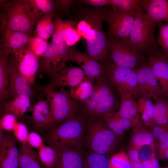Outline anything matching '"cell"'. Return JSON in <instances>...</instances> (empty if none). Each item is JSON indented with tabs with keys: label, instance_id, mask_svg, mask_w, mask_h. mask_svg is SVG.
Masks as SVG:
<instances>
[{
	"label": "cell",
	"instance_id": "8d00e7d4",
	"mask_svg": "<svg viewBox=\"0 0 168 168\" xmlns=\"http://www.w3.org/2000/svg\"><path fill=\"white\" fill-rule=\"evenodd\" d=\"M109 161L110 168H131L128 155L123 150L112 155Z\"/></svg>",
	"mask_w": 168,
	"mask_h": 168
},
{
	"label": "cell",
	"instance_id": "d6a6232c",
	"mask_svg": "<svg viewBox=\"0 0 168 168\" xmlns=\"http://www.w3.org/2000/svg\"><path fill=\"white\" fill-rule=\"evenodd\" d=\"M110 6L120 12L136 14L138 9L142 8V0H111Z\"/></svg>",
	"mask_w": 168,
	"mask_h": 168
},
{
	"label": "cell",
	"instance_id": "7402d4cb",
	"mask_svg": "<svg viewBox=\"0 0 168 168\" xmlns=\"http://www.w3.org/2000/svg\"><path fill=\"white\" fill-rule=\"evenodd\" d=\"M142 9L155 22L168 23V1L142 0Z\"/></svg>",
	"mask_w": 168,
	"mask_h": 168
},
{
	"label": "cell",
	"instance_id": "5bb4252c",
	"mask_svg": "<svg viewBox=\"0 0 168 168\" xmlns=\"http://www.w3.org/2000/svg\"><path fill=\"white\" fill-rule=\"evenodd\" d=\"M15 61L17 69L31 86L38 73L40 58L26 45L15 52Z\"/></svg>",
	"mask_w": 168,
	"mask_h": 168
},
{
	"label": "cell",
	"instance_id": "4316f807",
	"mask_svg": "<svg viewBox=\"0 0 168 168\" xmlns=\"http://www.w3.org/2000/svg\"><path fill=\"white\" fill-rule=\"evenodd\" d=\"M132 127L133 134L130 141L132 148L136 150L142 146L155 143L154 137L152 132L145 128L141 121Z\"/></svg>",
	"mask_w": 168,
	"mask_h": 168
},
{
	"label": "cell",
	"instance_id": "db71d44e",
	"mask_svg": "<svg viewBox=\"0 0 168 168\" xmlns=\"http://www.w3.org/2000/svg\"><path fill=\"white\" fill-rule=\"evenodd\" d=\"M160 168H168V166L163 167H161Z\"/></svg>",
	"mask_w": 168,
	"mask_h": 168
},
{
	"label": "cell",
	"instance_id": "836d02e7",
	"mask_svg": "<svg viewBox=\"0 0 168 168\" xmlns=\"http://www.w3.org/2000/svg\"><path fill=\"white\" fill-rule=\"evenodd\" d=\"M154 117L156 124H168V100L159 97L154 104Z\"/></svg>",
	"mask_w": 168,
	"mask_h": 168
},
{
	"label": "cell",
	"instance_id": "f35d334b",
	"mask_svg": "<svg viewBox=\"0 0 168 168\" xmlns=\"http://www.w3.org/2000/svg\"><path fill=\"white\" fill-rule=\"evenodd\" d=\"M18 122L17 118L13 114L8 113L3 114L0 119V129L10 132Z\"/></svg>",
	"mask_w": 168,
	"mask_h": 168
},
{
	"label": "cell",
	"instance_id": "4fadbf2b",
	"mask_svg": "<svg viewBox=\"0 0 168 168\" xmlns=\"http://www.w3.org/2000/svg\"><path fill=\"white\" fill-rule=\"evenodd\" d=\"M152 72L160 86L161 96L168 97V57L157 46L146 55Z\"/></svg>",
	"mask_w": 168,
	"mask_h": 168
},
{
	"label": "cell",
	"instance_id": "7c38bea8",
	"mask_svg": "<svg viewBox=\"0 0 168 168\" xmlns=\"http://www.w3.org/2000/svg\"><path fill=\"white\" fill-rule=\"evenodd\" d=\"M133 70L137 76L136 96L152 99L155 101L160 97L161 95L160 86L147 59L142 64Z\"/></svg>",
	"mask_w": 168,
	"mask_h": 168
},
{
	"label": "cell",
	"instance_id": "ee69618b",
	"mask_svg": "<svg viewBox=\"0 0 168 168\" xmlns=\"http://www.w3.org/2000/svg\"><path fill=\"white\" fill-rule=\"evenodd\" d=\"M81 37L77 29L75 27H71L67 32L64 42L68 47H71L78 42Z\"/></svg>",
	"mask_w": 168,
	"mask_h": 168
},
{
	"label": "cell",
	"instance_id": "2e32d148",
	"mask_svg": "<svg viewBox=\"0 0 168 168\" xmlns=\"http://www.w3.org/2000/svg\"><path fill=\"white\" fill-rule=\"evenodd\" d=\"M85 78L82 69L66 65L62 69L50 76V82L46 86L54 90L66 86L72 88L78 85Z\"/></svg>",
	"mask_w": 168,
	"mask_h": 168
},
{
	"label": "cell",
	"instance_id": "7a4b0ae2",
	"mask_svg": "<svg viewBox=\"0 0 168 168\" xmlns=\"http://www.w3.org/2000/svg\"><path fill=\"white\" fill-rule=\"evenodd\" d=\"M86 130L85 118L79 112L48 131L44 139L57 151L70 148L83 149Z\"/></svg>",
	"mask_w": 168,
	"mask_h": 168
},
{
	"label": "cell",
	"instance_id": "cb8c5ba5",
	"mask_svg": "<svg viewBox=\"0 0 168 168\" xmlns=\"http://www.w3.org/2000/svg\"><path fill=\"white\" fill-rule=\"evenodd\" d=\"M19 150L18 168H45L38 155L27 143H20Z\"/></svg>",
	"mask_w": 168,
	"mask_h": 168
},
{
	"label": "cell",
	"instance_id": "d6986e66",
	"mask_svg": "<svg viewBox=\"0 0 168 168\" xmlns=\"http://www.w3.org/2000/svg\"><path fill=\"white\" fill-rule=\"evenodd\" d=\"M13 134L0 133V168H18L19 150Z\"/></svg>",
	"mask_w": 168,
	"mask_h": 168
},
{
	"label": "cell",
	"instance_id": "ab89813d",
	"mask_svg": "<svg viewBox=\"0 0 168 168\" xmlns=\"http://www.w3.org/2000/svg\"><path fill=\"white\" fill-rule=\"evenodd\" d=\"M136 150L141 162L156 156L155 143L142 146Z\"/></svg>",
	"mask_w": 168,
	"mask_h": 168
},
{
	"label": "cell",
	"instance_id": "484cf974",
	"mask_svg": "<svg viewBox=\"0 0 168 168\" xmlns=\"http://www.w3.org/2000/svg\"><path fill=\"white\" fill-rule=\"evenodd\" d=\"M34 23H37L45 15L52 12L55 13L54 0H27Z\"/></svg>",
	"mask_w": 168,
	"mask_h": 168
},
{
	"label": "cell",
	"instance_id": "b9f144b4",
	"mask_svg": "<svg viewBox=\"0 0 168 168\" xmlns=\"http://www.w3.org/2000/svg\"><path fill=\"white\" fill-rule=\"evenodd\" d=\"M27 143L31 147L38 149L44 145L42 137L37 132L34 131L29 133Z\"/></svg>",
	"mask_w": 168,
	"mask_h": 168
},
{
	"label": "cell",
	"instance_id": "9c48e42d",
	"mask_svg": "<svg viewBox=\"0 0 168 168\" xmlns=\"http://www.w3.org/2000/svg\"><path fill=\"white\" fill-rule=\"evenodd\" d=\"M107 38L110 59L117 65L133 69L147 60L138 50L128 43L126 39Z\"/></svg>",
	"mask_w": 168,
	"mask_h": 168
},
{
	"label": "cell",
	"instance_id": "1f68e13d",
	"mask_svg": "<svg viewBox=\"0 0 168 168\" xmlns=\"http://www.w3.org/2000/svg\"><path fill=\"white\" fill-rule=\"evenodd\" d=\"M83 168H110L109 159L89 150L85 154Z\"/></svg>",
	"mask_w": 168,
	"mask_h": 168
},
{
	"label": "cell",
	"instance_id": "ba28073f",
	"mask_svg": "<svg viewBox=\"0 0 168 168\" xmlns=\"http://www.w3.org/2000/svg\"><path fill=\"white\" fill-rule=\"evenodd\" d=\"M101 62L106 80L120 99L137 96V76L133 69L119 66L113 62Z\"/></svg>",
	"mask_w": 168,
	"mask_h": 168
},
{
	"label": "cell",
	"instance_id": "7dc6e473",
	"mask_svg": "<svg viewBox=\"0 0 168 168\" xmlns=\"http://www.w3.org/2000/svg\"><path fill=\"white\" fill-rule=\"evenodd\" d=\"M55 13L54 12H52L47 14L44 16L45 19L46 30L51 36H52L54 30V17Z\"/></svg>",
	"mask_w": 168,
	"mask_h": 168
},
{
	"label": "cell",
	"instance_id": "52a82bcc",
	"mask_svg": "<svg viewBox=\"0 0 168 168\" xmlns=\"http://www.w3.org/2000/svg\"><path fill=\"white\" fill-rule=\"evenodd\" d=\"M143 11L142 8L138 11L129 37L126 39L143 56L157 45L154 35L155 22Z\"/></svg>",
	"mask_w": 168,
	"mask_h": 168
},
{
	"label": "cell",
	"instance_id": "d590c367",
	"mask_svg": "<svg viewBox=\"0 0 168 168\" xmlns=\"http://www.w3.org/2000/svg\"><path fill=\"white\" fill-rule=\"evenodd\" d=\"M27 45L35 54L40 58L45 54L49 44L47 41L35 36L30 38Z\"/></svg>",
	"mask_w": 168,
	"mask_h": 168
},
{
	"label": "cell",
	"instance_id": "f5cc1de1",
	"mask_svg": "<svg viewBox=\"0 0 168 168\" xmlns=\"http://www.w3.org/2000/svg\"><path fill=\"white\" fill-rule=\"evenodd\" d=\"M159 141L163 142H168V128L158 138Z\"/></svg>",
	"mask_w": 168,
	"mask_h": 168
},
{
	"label": "cell",
	"instance_id": "30bf717a",
	"mask_svg": "<svg viewBox=\"0 0 168 168\" xmlns=\"http://www.w3.org/2000/svg\"><path fill=\"white\" fill-rule=\"evenodd\" d=\"M70 47L64 42L49 44L45 54L40 58L38 76H50L63 68L69 61Z\"/></svg>",
	"mask_w": 168,
	"mask_h": 168
},
{
	"label": "cell",
	"instance_id": "60d3db41",
	"mask_svg": "<svg viewBox=\"0 0 168 168\" xmlns=\"http://www.w3.org/2000/svg\"><path fill=\"white\" fill-rule=\"evenodd\" d=\"M13 134L16 139L20 143H27L29 134L27 127L24 123L18 122L12 130Z\"/></svg>",
	"mask_w": 168,
	"mask_h": 168
},
{
	"label": "cell",
	"instance_id": "681fc988",
	"mask_svg": "<svg viewBox=\"0 0 168 168\" xmlns=\"http://www.w3.org/2000/svg\"><path fill=\"white\" fill-rule=\"evenodd\" d=\"M159 34L157 42L168 38V23H160L158 25Z\"/></svg>",
	"mask_w": 168,
	"mask_h": 168
},
{
	"label": "cell",
	"instance_id": "e0dca14e",
	"mask_svg": "<svg viewBox=\"0 0 168 168\" xmlns=\"http://www.w3.org/2000/svg\"><path fill=\"white\" fill-rule=\"evenodd\" d=\"M33 131L45 133L56 125L54 123L47 100H39L34 106L29 118Z\"/></svg>",
	"mask_w": 168,
	"mask_h": 168
},
{
	"label": "cell",
	"instance_id": "ac0fdd59",
	"mask_svg": "<svg viewBox=\"0 0 168 168\" xmlns=\"http://www.w3.org/2000/svg\"><path fill=\"white\" fill-rule=\"evenodd\" d=\"M0 52L9 55L27 45L30 37L23 32L13 30L0 25Z\"/></svg>",
	"mask_w": 168,
	"mask_h": 168
},
{
	"label": "cell",
	"instance_id": "603a6c76",
	"mask_svg": "<svg viewBox=\"0 0 168 168\" xmlns=\"http://www.w3.org/2000/svg\"><path fill=\"white\" fill-rule=\"evenodd\" d=\"M30 106V98L18 96L12 100L5 101L0 107L2 115L6 113L12 114L17 118L23 116Z\"/></svg>",
	"mask_w": 168,
	"mask_h": 168
},
{
	"label": "cell",
	"instance_id": "11a10c76",
	"mask_svg": "<svg viewBox=\"0 0 168 168\" xmlns=\"http://www.w3.org/2000/svg\"><path fill=\"white\" fill-rule=\"evenodd\" d=\"M167 54V55L168 57V54Z\"/></svg>",
	"mask_w": 168,
	"mask_h": 168
},
{
	"label": "cell",
	"instance_id": "f1b7e54d",
	"mask_svg": "<svg viewBox=\"0 0 168 168\" xmlns=\"http://www.w3.org/2000/svg\"><path fill=\"white\" fill-rule=\"evenodd\" d=\"M54 30L50 43L57 44L64 42L69 29L77 26L75 20L64 21L55 17L54 19Z\"/></svg>",
	"mask_w": 168,
	"mask_h": 168
},
{
	"label": "cell",
	"instance_id": "5b68a950",
	"mask_svg": "<svg viewBox=\"0 0 168 168\" xmlns=\"http://www.w3.org/2000/svg\"><path fill=\"white\" fill-rule=\"evenodd\" d=\"M0 25L31 37L35 25L27 0H7L1 7Z\"/></svg>",
	"mask_w": 168,
	"mask_h": 168
},
{
	"label": "cell",
	"instance_id": "4dcf8cb0",
	"mask_svg": "<svg viewBox=\"0 0 168 168\" xmlns=\"http://www.w3.org/2000/svg\"><path fill=\"white\" fill-rule=\"evenodd\" d=\"M96 82L85 78L78 85L70 88L69 92L70 97L82 102H85L89 98L93 91Z\"/></svg>",
	"mask_w": 168,
	"mask_h": 168
},
{
	"label": "cell",
	"instance_id": "3957f363",
	"mask_svg": "<svg viewBox=\"0 0 168 168\" xmlns=\"http://www.w3.org/2000/svg\"><path fill=\"white\" fill-rule=\"evenodd\" d=\"M119 104L114 91L105 76L96 81L91 96L82 102L80 113L86 119L101 118L105 113L114 110Z\"/></svg>",
	"mask_w": 168,
	"mask_h": 168
},
{
	"label": "cell",
	"instance_id": "8fae6325",
	"mask_svg": "<svg viewBox=\"0 0 168 168\" xmlns=\"http://www.w3.org/2000/svg\"><path fill=\"white\" fill-rule=\"evenodd\" d=\"M136 14L120 12L108 6L104 19L108 26L107 37L117 39L128 38Z\"/></svg>",
	"mask_w": 168,
	"mask_h": 168
},
{
	"label": "cell",
	"instance_id": "8992f818",
	"mask_svg": "<svg viewBox=\"0 0 168 168\" xmlns=\"http://www.w3.org/2000/svg\"><path fill=\"white\" fill-rule=\"evenodd\" d=\"M41 89L49 102L52 119L56 125L61 124L80 112L82 102L71 97L69 92L64 87L58 91L46 86Z\"/></svg>",
	"mask_w": 168,
	"mask_h": 168
},
{
	"label": "cell",
	"instance_id": "277c9868",
	"mask_svg": "<svg viewBox=\"0 0 168 168\" xmlns=\"http://www.w3.org/2000/svg\"><path fill=\"white\" fill-rule=\"evenodd\" d=\"M85 119L86 146L89 150L108 157L116 150L120 138L107 127L101 118Z\"/></svg>",
	"mask_w": 168,
	"mask_h": 168
},
{
	"label": "cell",
	"instance_id": "6da1fadb",
	"mask_svg": "<svg viewBox=\"0 0 168 168\" xmlns=\"http://www.w3.org/2000/svg\"><path fill=\"white\" fill-rule=\"evenodd\" d=\"M107 7H83L77 9L76 14V18L81 20L77 25V29L86 40L87 54L91 58L102 62L110 60L108 41L102 28Z\"/></svg>",
	"mask_w": 168,
	"mask_h": 168
},
{
	"label": "cell",
	"instance_id": "816d5d0a",
	"mask_svg": "<svg viewBox=\"0 0 168 168\" xmlns=\"http://www.w3.org/2000/svg\"><path fill=\"white\" fill-rule=\"evenodd\" d=\"M161 47L162 50L166 54H168V38L158 42Z\"/></svg>",
	"mask_w": 168,
	"mask_h": 168
},
{
	"label": "cell",
	"instance_id": "9a60e30c",
	"mask_svg": "<svg viewBox=\"0 0 168 168\" xmlns=\"http://www.w3.org/2000/svg\"><path fill=\"white\" fill-rule=\"evenodd\" d=\"M69 61L75 62L82 68L86 78L93 82L105 77L102 63L91 58L87 54L74 47H70Z\"/></svg>",
	"mask_w": 168,
	"mask_h": 168
},
{
	"label": "cell",
	"instance_id": "7bdbcfd3",
	"mask_svg": "<svg viewBox=\"0 0 168 168\" xmlns=\"http://www.w3.org/2000/svg\"><path fill=\"white\" fill-rule=\"evenodd\" d=\"M75 2L76 1L72 0H55L56 12L58 11L63 14L69 15V10Z\"/></svg>",
	"mask_w": 168,
	"mask_h": 168
},
{
	"label": "cell",
	"instance_id": "f6af8a7d",
	"mask_svg": "<svg viewBox=\"0 0 168 168\" xmlns=\"http://www.w3.org/2000/svg\"><path fill=\"white\" fill-rule=\"evenodd\" d=\"M76 2L79 4L87 5L95 8H101L111 4V0H79Z\"/></svg>",
	"mask_w": 168,
	"mask_h": 168
},
{
	"label": "cell",
	"instance_id": "e575fe53",
	"mask_svg": "<svg viewBox=\"0 0 168 168\" xmlns=\"http://www.w3.org/2000/svg\"><path fill=\"white\" fill-rule=\"evenodd\" d=\"M38 155L44 167L53 168L57 159V152L51 147L44 145L38 149Z\"/></svg>",
	"mask_w": 168,
	"mask_h": 168
},
{
	"label": "cell",
	"instance_id": "74e56055",
	"mask_svg": "<svg viewBox=\"0 0 168 168\" xmlns=\"http://www.w3.org/2000/svg\"><path fill=\"white\" fill-rule=\"evenodd\" d=\"M114 111L105 113L101 117V119L107 127L120 139L123 135L125 131L120 128L115 119Z\"/></svg>",
	"mask_w": 168,
	"mask_h": 168
},
{
	"label": "cell",
	"instance_id": "c3c4849f",
	"mask_svg": "<svg viewBox=\"0 0 168 168\" xmlns=\"http://www.w3.org/2000/svg\"><path fill=\"white\" fill-rule=\"evenodd\" d=\"M168 149V142H163L159 141L155 144L156 155L157 158L163 160L164 155Z\"/></svg>",
	"mask_w": 168,
	"mask_h": 168
},
{
	"label": "cell",
	"instance_id": "bcb514c9",
	"mask_svg": "<svg viewBox=\"0 0 168 168\" xmlns=\"http://www.w3.org/2000/svg\"><path fill=\"white\" fill-rule=\"evenodd\" d=\"M131 168H142V162L140 161L137 151L132 147L128 152Z\"/></svg>",
	"mask_w": 168,
	"mask_h": 168
},
{
	"label": "cell",
	"instance_id": "83f0119b",
	"mask_svg": "<svg viewBox=\"0 0 168 168\" xmlns=\"http://www.w3.org/2000/svg\"><path fill=\"white\" fill-rule=\"evenodd\" d=\"M9 55L0 52V107L9 96V75L8 62Z\"/></svg>",
	"mask_w": 168,
	"mask_h": 168
},
{
	"label": "cell",
	"instance_id": "f907efd6",
	"mask_svg": "<svg viewBox=\"0 0 168 168\" xmlns=\"http://www.w3.org/2000/svg\"><path fill=\"white\" fill-rule=\"evenodd\" d=\"M142 168H160L158 160L156 156L141 162Z\"/></svg>",
	"mask_w": 168,
	"mask_h": 168
},
{
	"label": "cell",
	"instance_id": "ffe728a7",
	"mask_svg": "<svg viewBox=\"0 0 168 168\" xmlns=\"http://www.w3.org/2000/svg\"><path fill=\"white\" fill-rule=\"evenodd\" d=\"M9 95L14 98L18 96L30 99L32 95L31 86L20 73L16 67L13 55L8 58Z\"/></svg>",
	"mask_w": 168,
	"mask_h": 168
},
{
	"label": "cell",
	"instance_id": "44dd1931",
	"mask_svg": "<svg viewBox=\"0 0 168 168\" xmlns=\"http://www.w3.org/2000/svg\"><path fill=\"white\" fill-rule=\"evenodd\" d=\"M57 152V159L53 168H83L85 155L83 149L70 148Z\"/></svg>",
	"mask_w": 168,
	"mask_h": 168
},
{
	"label": "cell",
	"instance_id": "f546056e",
	"mask_svg": "<svg viewBox=\"0 0 168 168\" xmlns=\"http://www.w3.org/2000/svg\"><path fill=\"white\" fill-rule=\"evenodd\" d=\"M151 100L142 97H139L138 102L139 112L144 125L151 128L156 124L154 117V104Z\"/></svg>",
	"mask_w": 168,
	"mask_h": 168
},
{
	"label": "cell",
	"instance_id": "d4e9b609",
	"mask_svg": "<svg viewBox=\"0 0 168 168\" xmlns=\"http://www.w3.org/2000/svg\"><path fill=\"white\" fill-rule=\"evenodd\" d=\"M120 100L119 109L117 111L121 117L131 121L134 125L141 122L138 104L134 97L122 98Z\"/></svg>",
	"mask_w": 168,
	"mask_h": 168
}]
</instances>
